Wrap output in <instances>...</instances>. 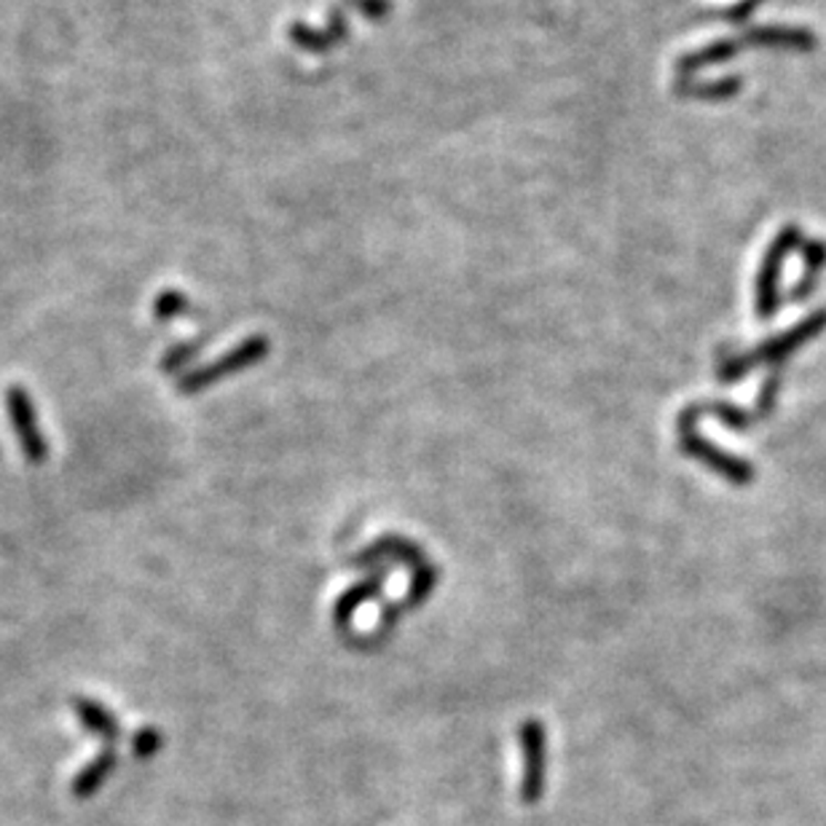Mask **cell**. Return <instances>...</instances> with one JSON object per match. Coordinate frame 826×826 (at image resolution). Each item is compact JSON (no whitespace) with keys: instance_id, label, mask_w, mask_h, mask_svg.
Returning a JSON list of instances; mask_svg holds the SVG:
<instances>
[{"instance_id":"cell-7","label":"cell","mask_w":826,"mask_h":826,"mask_svg":"<svg viewBox=\"0 0 826 826\" xmlns=\"http://www.w3.org/2000/svg\"><path fill=\"white\" fill-rule=\"evenodd\" d=\"M118 765V754L116 748H103L94 760H89L79 773H75L73 784H70V794L75 799H89L92 794H97L103 789V784L107 781V775L116 771Z\"/></svg>"},{"instance_id":"cell-2","label":"cell","mask_w":826,"mask_h":826,"mask_svg":"<svg viewBox=\"0 0 826 826\" xmlns=\"http://www.w3.org/2000/svg\"><path fill=\"white\" fill-rule=\"evenodd\" d=\"M679 443H682L684 454H690L692 460L703 462V465L716 469L722 478H727L735 486H748L754 481V467L748 462L739 460V456L727 454L714 443H709L701 432L695 430V419L679 416Z\"/></svg>"},{"instance_id":"cell-9","label":"cell","mask_w":826,"mask_h":826,"mask_svg":"<svg viewBox=\"0 0 826 826\" xmlns=\"http://www.w3.org/2000/svg\"><path fill=\"white\" fill-rule=\"evenodd\" d=\"M803 260H805V275L803 279H799L797 285H794L792 290V301H805V298L810 296L813 285H816L818 275L824 271L826 266V241L824 239H808L803 241Z\"/></svg>"},{"instance_id":"cell-5","label":"cell","mask_w":826,"mask_h":826,"mask_svg":"<svg viewBox=\"0 0 826 826\" xmlns=\"http://www.w3.org/2000/svg\"><path fill=\"white\" fill-rule=\"evenodd\" d=\"M803 241L805 237L797 226H786L784 231L773 239L771 250H767L765 260H762V271L757 277V317H762V320H771L775 311H778V282L781 271H784V260L792 250H799Z\"/></svg>"},{"instance_id":"cell-3","label":"cell","mask_w":826,"mask_h":826,"mask_svg":"<svg viewBox=\"0 0 826 826\" xmlns=\"http://www.w3.org/2000/svg\"><path fill=\"white\" fill-rule=\"evenodd\" d=\"M6 413H9L11 430H14L22 456L33 467H41L49 460V443L43 437L41 424H38L33 397H30V392L24 386L14 384L6 390Z\"/></svg>"},{"instance_id":"cell-13","label":"cell","mask_w":826,"mask_h":826,"mask_svg":"<svg viewBox=\"0 0 826 826\" xmlns=\"http://www.w3.org/2000/svg\"><path fill=\"white\" fill-rule=\"evenodd\" d=\"M778 390H781V373H773V376L765 381V386H762V395L757 400V405H754V411H757L760 419L771 416L775 403H778Z\"/></svg>"},{"instance_id":"cell-10","label":"cell","mask_w":826,"mask_h":826,"mask_svg":"<svg viewBox=\"0 0 826 826\" xmlns=\"http://www.w3.org/2000/svg\"><path fill=\"white\" fill-rule=\"evenodd\" d=\"M748 41L760 47H786V49H813L816 35L805 28H757L748 33Z\"/></svg>"},{"instance_id":"cell-1","label":"cell","mask_w":826,"mask_h":826,"mask_svg":"<svg viewBox=\"0 0 826 826\" xmlns=\"http://www.w3.org/2000/svg\"><path fill=\"white\" fill-rule=\"evenodd\" d=\"M824 328H826V309L813 311L808 320H803L799 326L786 330V333L773 335L771 341H765L762 347L752 349V352L739 354V358H730L727 362H722L720 379L730 384V381H741L743 376H748V371L757 365H778V362H784L792 352H797L799 347L808 344L810 339H816Z\"/></svg>"},{"instance_id":"cell-11","label":"cell","mask_w":826,"mask_h":826,"mask_svg":"<svg viewBox=\"0 0 826 826\" xmlns=\"http://www.w3.org/2000/svg\"><path fill=\"white\" fill-rule=\"evenodd\" d=\"M379 586H381V575L373 577V580L362 582V586H358V588H349L347 593L339 599V603H335V626H339V628L344 626V622L352 618L354 609H358L362 601L376 599V596L381 593Z\"/></svg>"},{"instance_id":"cell-6","label":"cell","mask_w":826,"mask_h":826,"mask_svg":"<svg viewBox=\"0 0 826 826\" xmlns=\"http://www.w3.org/2000/svg\"><path fill=\"white\" fill-rule=\"evenodd\" d=\"M266 349H269V341L258 339L256 335V339H250L247 344H241L234 349V352H228L226 358L209 362V365L199 368V371H194V373H186V376L177 381V386H180V392H186V395L207 390V386L215 384V381L231 376V373H237L239 368H247V365H252V362H258L260 358H266Z\"/></svg>"},{"instance_id":"cell-12","label":"cell","mask_w":826,"mask_h":826,"mask_svg":"<svg viewBox=\"0 0 826 826\" xmlns=\"http://www.w3.org/2000/svg\"><path fill=\"white\" fill-rule=\"evenodd\" d=\"M162 746H164V735H162V730H156V727L137 730L135 739H132V754H135L137 760H151L154 754L162 752Z\"/></svg>"},{"instance_id":"cell-8","label":"cell","mask_w":826,"mask_h":826,"mask_svg":"<svg viewBox=\"0 0 826 826\" xmlns=\"http://www.w3.org/2000/svg\"><path fill=\"white\" fill-rule=\"evenodd\" d=\"M73 711H75V716H79L81 727L89 730V733L100 735L103 741L113 743L121 735L118 720L103 706V703L79 695V698H73Z\"/></svg>"},{"instance_id":"cell-15","label":"cell","mask_w":826,"mask_h":826,"mask_svg":"<svg viewBox=\"0 0 826 826\" xmlns=\"http://www.w3.org/2000/svg\"><path fill=\"white\" fill-rule=\"evenodd\" d=\"M194 349H196V344H183V347L169 349V352L164 354L162 368H164V371H169V373H173V371H180V368L186 365V362L196 354Z\"/></svg>"},{"instance_id":"cell-4","label":"cell","mask_w":826,"mask_h":826,"mask_svg":"<svg viewBox=\"0 0 826 826\" xmlns=\"http://www.w3.org/2000/svg\"><path fill=\"white\" fill-rule=\"evenodd\" d=\"M520 752H524V775H520V803L537 805L545 794V778H548V733L545 724L537 720H526L518 727Z\"/></svg>"},{"instance_id":"cell-14","label":"cell","mask_w":826,"mask_h":826,"mask_svg":"<svg viewBox=\"0 0 826 826\" xmlns=\"http://www.w3.org/2000/svg\"><path fill=\"white\" fill-rule=\"evenodd\" d=\"M180 311H186V298L177 296V293H164L156 301L154 314L158 317V320H169V317L180 314Z\"/></svg>"}]
</instances>
